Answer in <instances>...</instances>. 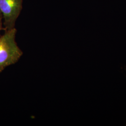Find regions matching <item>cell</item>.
<instances>
[{"label":"cell","instance_id":"obj_1","mask_svg":"<svg viewBox=\"0 0 126 126\" xmlns=\"http://www.w3.org/2000/svg\"><path fill=\"white\" fill-rule=\"evenodd\" d=\"M17 30L15 28L5 31L0 36V73L5 69L17 63L23 52L16 41Z\"/></svg>","mask_w":126,"mask_h":126},{"label":"cell","instance_id":"obj_2","mask_svg":"<svg viewBox=\"0 0 126 126\" xmlns=\"http://www.w3.org/2000/svg\"><path fill=\"white\" fill-rule=\"evenodd\" d=\"M23 3V0H0V12L3 16L4 31L15 28Z\"/></svg>","mask_w":126,"mask_h":126},{"label":"cell","instance_id":"obj_3","mask_svg":"<svg viewBox=\"0 0 126 126\" xmlns=\"http://www.w3.org/2000/svg\"><path fill=\"white\" fill-rule=\"evenodd\" d=\"M2 20H3V16H2V15L1 13V12H0V32H1V31L3 30H4V27H3V26H2V24H3Z\"/></svg>","mask_w":126,"mask_h":126}]
</instances>
